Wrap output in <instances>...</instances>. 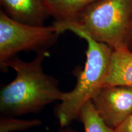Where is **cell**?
<instances>
[{
  "label": "cell",
  "mask_w": 132,
  "mask_h": 132,
  "mask_svg": "<svg viewBox=\"0 0 132 132\" xmlns=\"http://www.w3.org/2000/svg\"><path fill=\"white\" fill-rule=\"evenodd\" d=\"M48 54V52L39 53L29 62L15 56L6 62L5 70L11 67L16 76L12 81L1 87V114L16 116L37 113L49 104L60 101L63 92L59 89L58 81L43 69V62Z\"/></svg>",
  "instance_id": "cell-1"
},
{
  "label": "cell",
  "mask_w": 132,
  "mask_h": 132,
  "mask_svg": "<svg viewBox=\"0 0 132 132\" xmlns=\"http://www.w3.org/2000/svg\"><path fill=\"white\" fill-rule=\"evenodd\" d=\"M112 132H132V114L118 127L112 130Z\"/></svg>",
  "instance_id": "cell-11"
},
{
  "label": "cell",
  "mask_w": 132,
  "mask_h": 132,
  "mask_svg": "<svg viewBox=\"0 0 132 132\" xmlns=\"http://www.w3.org/2000/svg\"><path fill=\"white\" fill-rule=\"evenodd\" d=\"M8 16L22 23L43 26L50 14L44 0H0Z\"/></svg>",
  "instance_id": "cell-6"
},
{
  "label": "cell",
  "mask_w": 132,
  "mask_h": 132,
  "mask_svg": "<svg viewBox=\"0 0 132 132\" xmlns=\"http://www.w3.org/2000/svg\"><path fill=\"white\" fill-rule=\"evenodd\" d=\"M104 86H127L132 87L131 50L123 48L113 51L110 72Z\"/></svg>",
  "instance_id": "cell-8"
},
{
  "label": "cell",
  "mask_w": 132,
  "mask_h": 132,
  "mask_svg": "<svg viewBox=\"0 0 132 132\" xmlns=\"http://www.w3.org/2000/svg\"><path fill=\"white\" fill-rule=\"evenodd\" d=\"M78 119L84 125L85 132H112L113 130L100 118L90 100L82 106Z\"/></svg>",
  "instance_id": "cell-9"
},
{
  "label": "cell",
  "mask_w": 132,
  "mask_h": 132,
  "mask_svg": "<svg viewBox=\"0 0 132 132\" xmlns=\"http://www.w3.org/2000/svg\"><path fill=\"white\" fill-rule=\"evenodd\" d=\"M90 101L104 123L113 130L132 114V87L104 86Z\"/></svg>",
  "instance_id": "cell-5"
},
{
  "label": "cell",
  "mask_w": 132,
  "mask_h": 132,
  "mask_svg": "<svg viewBox=\"0 0 132 132\" xmlns=\"http://www.w3.org/2000/svg\"><path fill=\"white\" fill-rule=\"evenodd\" d=\"M73 32L86 41V61L83 68L77 67L73 71L77 78L75 86L70 92H63L61 103L56 108L55 114L61 128L78 119L82 106L105 85L114 51L110 46L97 42L85 33Z\"/></svg>",
  "instance_id": "cell-2"
},
{
  "label": "cell",
  "mask_w": 132,
  "mask_h": 132,
  "mask_svg": "<svg viewBox=\"0 0 132 132\" xmlns=\"http://www.w3.org/2000/svg\"><path fill=\"white\" fill-rule=\"evenodd\" d=\"M61 34L55 26L24 24L11 19L0 10V67L4 71L6 62L22 52H48Z\"/></svg>",
  "instance_id": "cell-4"
},
{
  "label": "cell",
  "mask_w": 132,
  "mask_h": 132,
  "mask_svg": "<svg viewBox=\"0 0 132 132\" xmlns=\"http://www.w3.org/2000/svg\"><path fill=\"white\" fill-rule=\"evenodd\" d=\"M99 0H44L53 24L61 26L76 22L89 7Z\"/></svg>",
  "instance_id": "cell-7"
},
{
  "label": "cell",
  "mask_w": 132,
  "mask_h": 132,
  "mask_svg": "<svg viewBox=\"0 0 132 132\" xmlns=\"http://www.w3.org/2000/svg\"><path fill=\"white\" fill-rule=\"evenodd\" d=\"M58 132H77L73 128L70 127L69 126L65 127H62L59 130Z\"/></svg>",
  "instance_id": "cell-12"
},
{
  "label": "cell",
  "mask_w": 132,
  "mask_h": 132,
  "mask_svg": "<svg viewBox=\"0 0 132 132\" xmlns=\"http://www.w3.org/2000/svg\"><path fill=\"white\" fill-rule=\"evenodd\" d=\"M55 26L61 34L80 31L114 50L127 48L132 52V0H99L76 22Z\"/></svg>",
  "instance_id": "cell-3"
},
{
  "label": "cell",
  "mask_w": 132,
  "mask_h": 132,
  "mask_svg": "<svg viewBox=\"0 0 132 132\" xmlns=\"http://www.w3.org/2000/svg\"><path fill=\"white\" fill-rule=\"evenodd\" d=\"M42 124L39 119L23 120L4 116L0 120V132L21 131Z\"/></svg>",
  "instance_id": "cell-10"
}]
</instances>
